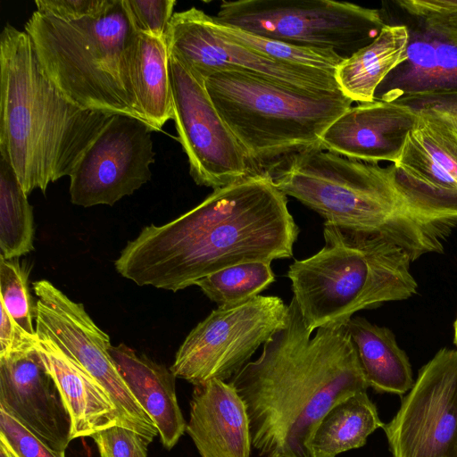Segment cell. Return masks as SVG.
Instances as JSON below:
<instances>
[{"label":"cell","instance_id":"33","mask_svg":"<svg viewBox=\"0 0 457 457\" xmlns=\"http://www.w3.org/2000/svg\"><path fill=\"white\" fill-rule=\"evenodd\" d=\"M100 457H147L150 444L137 431L116 425L99 430L90 436Z\"/></svg>","mask_w":457,"mask_h":457},{"label":"cell","instance_id":"30","mask_svg":"<svg viewBox=\"0 0 457 457\" xmlns=\"http://www.w3.org/2000/svg\"><path fill=\"white\" fill-rule=\"evenodd\" d=\"M398 8L457 39V0H399Z\"/></svg>","mask_w":457,"mask_h":457},{"label":"cell","instance_id":"16","mask_svg":"<svg viewBox=\"0 0 457 457\" xmlns=\"http://www.w3.org/2000/svg\"><path fill=\"white\" fill-rule=\"evenodd\" d=\"M0 409L55 451L71 440V417L37 347L0 358Z\"/></svg>","mask_w":457,"mask_h":457},{"label":"cell","instance_id":"10","mask_svg":"<svg viewBox=\"0 0 457 457\" xmlns=\"http://www.w3.org/2000/svg\"><path fill=\"white\" fill-rule=\"evenodd\" d=\"M37 297L34 306L37 335L56 345L79 363L107 392L126 428L152 443L159 431L133 396L111 353L109 336L86 312L84 305L70 299L52 282H33Z\"/></svg>","mask_w":457,"mask_h":457},{"label":"cell","instance_id":"38","mask_svg":"<svg viewBox=\"0 0 457 457\" xmlns=\"http://www.w3.org/2000/svg\"><path fill=\"white\" fill-rule=\"evenodd\" d=\"M453 329H454L453 342H454V345L457 346V318L453 324Z\"/></svg>","mask_w":457,"mask_h":457},{"label":"cell","instance_id":"2","mask_svg":"<svg viewBox=\"0 0 457 457\" xmlns=\"http://www.w3.org/2000/svg\"><path fill=\"white\" fill-rule=\"evenodd\" d=\"M311 335L292 297L285 326L229 381L245 405L252 446L262 456L312 457L309 443L325 413L367 392L346 326Z\"/></svg>","mask_w":457,"mask_h":457},{"label":"cell","instance_id":"11","mask_svg":"<svg viewBox=\"0 0 457 457\" xmlns=\"http://www.w3.org/2000/svg\"><path fill=\"white\" fill-rule=\"evenodd\" d=\"M169 75L173 120L194 181L214 190L255 176L246 154L215 108L204 77L170 54Z\"/></svg>","mask_w":457,"mask_h":457},{"label":"cell","instance_id":"23","mask_svg":"<svg viewBox=\"0 0 457 457\" xmlns=\"http://www.w3.org/2000/svg\"><path fill=\"white\" fill-rule=\"evenodd\" d=\"M345 326L368 386L379 393L409 392L414 384L411 366L393 332L363 317L352 318Z\"/></svg>","mask_w":457,"mask_h":457},{"label":"cell","instance_id":"31","mask_svg":"<svg viewBox=\"0 0 457 457\" xmlns=\"http://www.w3.org/2000/svg\"><path fill=\"white\" fill-rule=\"evenodd\" d=\"M138 33L166 39L176 4L174 0H125Z\"/></svg>","mask_w":457,"mask_h":457},{"label":"cell","instance_id":"4","mask_svg":"<svg viewBox=\"0 0 457 457\" xmlns=\"http://www.w3.org/2000/svg\"><path fill=\"white\" fill-rule=\"evenodd\" d=\"M271 178L287 196L319 213L325 222L383 238L411 262L442 253L457 219L433 213L397 186L391 166L349 159L321 148L295 154Z\"/></svg>","mask_w":457,"mask_h":457},{"label":"cell","instance_id":"9","mask_svg":"<svg viewBox=\"0 0 457 457\" xmlns=\"http://www.w3.org/2000/svg\"><path fill=\"white\" fill-rule=\"evenodd\" d=\"M288 305L275 295H257L214 309L187 336L170 370L194 386L237 375L255 351L287 322Z\"/></svg>","mask_w":457,"mask_h":457},{"label":"cell","instance_id":"35","mask_svg":"<svg viewBox=\"0 0 457 457\" xmlns=\"http://www.w3.org/2000/svg\"><path fill=\"white\" fill-rule=\"evenodd\" d=\"M108 0H36L37 11L63 20H77L99 12Z\"/></svg>","mask_w":457,"mask_h":457},{"label":"cell","instance_id":"22","mask_svg":"<svg viewBox=\"0 0 457 457\" xmlns=\"http://www.w3.org/2000/svg\"><path fill=\"white\" fill-rule=\"evenodd\" d=\"M408 42L404 24H386L370 45L337 67L335 79L340 91L353 102H373L378 86L404 61Z\"/></svg>","mask_w":457,"mask_h":457},{"label":"cell","instance_id":"34","mask_svg":"<svg viewBox=\"0 0 457 457\" xmlns=\"http://www.w3.org/2000/svg\"><path fill=\"white\" fill-rule=\"evenodd\" d=\"M37 335L25 331L1 304L0 358L36 349Z\"/></svg>","mask_w":457,"mask_h":457},{"label":"cell","instance_id":"8","mask_svg":"<svg viewBox=\"0 0 457 457\" xmlns=\"http://www.w3.org/2000/svg\"><path fill=\"white\" fill-rule=\"evenodd\" d=\"M221 24L343 59L370 45L386 26L379 10L333 0L223 1Z\"/></svg>","mask_w":457,"mask_h":457},{"label":"cell","instance_id":"27","mask_svg":"<svg viewBox=\"0 0 457 457\" xmlns=\"http://www.w3.org/2000/svg\"><path fill=\"white\" fill-rule=\"evenodd\" d=\"M274 281L270 262L257 261L218 270L196 281L195 286L218 307L227 308L260 295Z\"/></svg>","mask_w":457,"mask_h":457},{"label":"cell","instance_id":"37","mask_svg":"<svg viewBox=\"0 0 457 457\" xmlns=\"http://www.w3.org/2000/svg\"><path fill=\"white\" fill-rule=\"evenodd\" d=\"M0 457H16L7 445L0 440Z\"/></svg>","mask_w":457,"mask_h":457},{"label":"cell","instance_id":"21","mask_svg":"<svg viewBox=\"0 0 457 457\" xmlns=\"http://www.w3.org/2000/svg\"><path fill=\"white\" fill-rule=\"evenodd\" d=\"M110 353L128 387L155 424L162 445L170 450L186 431L187 423L176 395V377L165 365L121 343Z\"/></svg>","mask_w":457,"mask_h":457},{"label":"cell","instance_id":"39","mask_svg":"<svg viewBox=\"0 0 457 457\" xmlns=\"http://www.w3.org/2000/svg\"><path fill=\"white\" fill-rule=\"evenodd\" d=\"M268 457H290V456H287V455H270V456H268Z\"/></svg>","mask_w":457,"mask_h":457},{"label":"cell","instance_id":"12","mask_svg":"<svg viewBox=\"0 0 457 457\" xmlns=\"http://www.w3.org/2000/svg\"><path fill=\"white\" fill-rule=\"evenodd\" d=\"M382 428L392 457H457V350L440 349L420 370Z\"/></svg>","mask_w":457,"mask_h":457},{"label":"cell","instance_id":"17","mask_svg":"<svg viewBox=\"0 0 457 457\" xmlns=\"http://www.w3.org/2000/svg\"><path fill=\"white\" fill-rule=\"evenodd\" d=\"M409 32L404 61L378 86L375 100L457 94V39L402 12Z\"/></svg>","mask_w":457,"mask_h":457},{"label":"cell","instance_id":"7","mask_svg":"<svg viewBox=\"0 0 457 457\" xmlns=\"http://www.w3.org/2000/svg\"><path fill=\"white\" fill-rule=\"evenodd\" d=\"M323 237V247L294 262L287 273L293 298L312 333L345 325L359 311L417 293L411 260L402 248L328 222H324Z\"/></svg>","mask_w":457,"mask_h":457},{"label":"cell","instance_id":"3","mask_svg":"<svg viewBox=\"0 0 457 457\" xmlns=\"http://www.w3.org/2000/svg\"><path fill=\"white\" fill-rule=\"evenodd\" d=\"M115 114L83 109L47 77L25 30L0 34V156L24 192L70 177Z\"/></svg>","mask_w":457,"mask_h":457},{"label":"cell","instance_id":"20","mask_svg":"<svg viewBox=\"0 0 457 457\" xmlns=\"http://www.w3.org/2000/svg\"><path fill=\"white\" fill-rule=\"evenodd\" d=\"M37 337V350L71 417V440L90 437L116 425L125 427L105 389L56 345L43 336Z\"/></svg>","mask_w":457,"mask_h":457},{"label":"cell","instance_id":"24","mask_svg":"<svg viewBox=\"0 0 457 457\" xmlns=\"http://www.w3.org/2000/svg\"><path fill=\"white\" fill-rule=\"evenodd\" d=\"M383 426L367 393L353 394L335 403L316 426L309 443L312 457H336L361 447Z\"/></svg>","mask_w":457,"mask_h":457},{"label":"cell","instance_id":"15","mask_svg":"<svg viewBox=\"0 0 457 457\" xmlns=\"http://www.w3.org/2000/svg\"><path fill=\"white\" fill-rule=\"evenodd\" d=\"M415 110V124L390 165L394 179L417 204L457 219V117L434 106Z\"/></svg>","mask_w":457,"mask_h":457},{"label":"cell","instance_id":"1","mask_svg":"<svg viewBox=\"0 0 457 457\" xmlns=\"http://www.w3.org/2000/svg\"><path fill=\"white\" fill-rule=\"evenodd\" d=\"M299 232L271 176H250L165 224L144 227L114 267L138 286L177 292L233 265L290 258Z\"/></svg>","mask_w":457,"mask_h":457},{"label":"cell","instance_id":"18","mask_svg":"<svg viewBox=\"0 0 457 457\" xmlns=\"http://www.w3.org/2000/svg\"><path fill=\"white\" fill-rule=\"evenodd\" d=\"M417 119V111L374 100L348 108L323 133L320 147L370 163L395 162Z\"/></svg>","mask_w":457,"mask_h":457},{"label":"cell","instance_id":"5","mask_svg":"<svg viewBox=\"0 0 457 457\" xmlns=\"http://www.w3.org/2000/svg\"><path fill=\"white\" fill-rule=\"evenodd\" d=\"M24 30L44 71L68 100L146 122L133 79L139 33L125 0H108L99 12L77 20L36 10Z\"/></svg>","mask_w":457,"mask_h":457},{"label":"cell","instance_id":"29","mask_svg":"<svg viewBox=\"0 0 457 457\" xmlns=\"http://www.w3.org/2000/svg\"><path fill=\"white\" fill-rule=\"evenodd\" d=\"M29 290V269L19 258L0 256V304L29 334L37 336L33 327L34 307Z\"/></svg>","mask_w":457,"mask_h":457},{"label":"cell","instance_id":"6","mask_svg":"<svg viewBox=\"0 0 457 457\" xmlns=\"http://www.w3.org/2000/svg\"><path fill=\"white\" fill-rule=\"evenodd\" d=\"M204 77L254 175L271 176L295 154L321 148L323 133L353 103L340 90L309 91L230 69Z\"/></svg>","mask_w":457,"mask_h":457},{"label":"cell","instance_id":"25","mask_svg":"<svg viewBox=\"0 0 457 457\" xmlns=\"http://www.w3.org/2000/svg\"><path fill=\"white\" fill-rule=\"evenodd\" d=\"M134 87L140 111L154 131L174 119L166 39L139 33Z\"/></svg>","mask_w":457,"mask_h":457},{"label":"cell","instance_id":"13","mask_svg":"<svg viewBox=\"0 0 457 457\" xmlns=\"http://www.w3.org/2000/svg\"><path fill=\"white\" fill-rule=\"evenodd\" d=\"M153 131L137 118L115 114L71 174V202L82 207L113 205L150 180Z\"/></svg>","mask_w":457,"mask_h":457},{"label":"cell","instance_id":"32","mask_svg":"<svg viewBox=\"0 0 457 457\" xmlns=\"http://www.w3.org/2000/svg\"><path fill=\"white\" fill-rule=\"evenodd\" d=\"M0 440L16 457H65V451H55L23 425L0 409Z\"/></svg>","mask_w":457,"mask_h":457},{"label":"cell","instance_id":"36","mask_svg":"<svg viewBox=\"0 0 457 457\" xmlns=\"http://www.w3.org/2000/svg\"><path fill=\"white\" fill-rule=\"evenodd\" d=\"M413 109L434 106L444 109L457 117V94L440 95L411 98L400 102Z\"/></svg>","mask_w":457,"mask_h":457},{"label":"cell","instance_id":"19","mask_svg":"<svg viewBox=\"0 0 457 457\" xmlns=\"http://www.w3.org/2000/svg\"><path fill=\"white\" fill-rule=\"evenodd\" d=\"M186 432L201 457H250L248 414L230 383L213 378L195 386Z\"/></svg>","mask_w":457,"mask_h":457},{"label":"cell","instance_id":"26","mask_svg":"<svg viewBox=\"0 0 457 457\" xmlns=\"http://www.w3.org/2000/svg\"><path fill=\"white\" fill-rule=\"evenodd\" d=\"M32 207L10 163L0 156V256L19 258L34 250Z\"/></svg>","mask_w":457,"mask_h":457},{"label":"cell","instance_id":"14","mask_svg":"<svg viewBox=\"0 0 457 457\" xmlns=\"http://www.w3.org/2000/svg\"><path fill=\"white\" fill-rule=\"evenodd\" d=\"M168 53L203 76L230 69L309 91L340 90L335 72L282 63L219 34L212 16L191 7L174 12L166 34Z\"/></svg>","mask_w":457,"mask_h":457},{"label":"cell","instance_id":"28","mask_svg":"<svg viewBox=\"0 0 457 457\" xmlns=\"http://www.w3.org/2000/svg\"><path fill=\"white\" fill-rule=\"evenodd\" d=\"M212 25L222 37L282 63L335 72L345 60L332 51L297 46L227 26L213 16Z\"/></svg>","mask_w":457,"mask_h":457}]
</instances>
